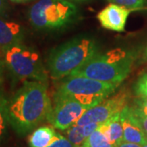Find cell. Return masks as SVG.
Here are the masks:
<instances>
[{
    "mask_svg": "<svg viewBox=\"0 0 147 147\" xmlns=\"http://www.w3.org/2000/svg\"><path fill=\"white\" fill-rule=\"evenodd\" d=\"M3 105L9 123L21 135L47 120L53 109L47 83L37 80H26L10 100H3Z\"/></svg>",
    "mask_w": 147,
    "mask_h": 147,
    "instance_id": "6da1fadb",
    "label": "cell"
},
{
    "mask_svg": "<svg viewBox=\"0 0 147 147\" xmlns=\"http://www.w3.org/2000/svg\"><path fill=\"white\" fill-rule=\"evenodd\" d=\"M133 61L134 56L131 52L116 47L103 54H96L71 75L84 76L119 86L131 72Z\"/></svg>",
    "mask_w": 147,
    "mask_h": 147,
    "instance_id": "7a4b0ae2",
    "label": "cell"
},
{
    "mask_svg": "<svg viewBox=\"0 0 147 147\" xmlns=\"http://www.w3.org/2000/svg\"><path fill=\"white\" fill-rule=\"evenodd\" d=\"M97 53L96 42L88 37L76 38L59 46L53 49L47 60L51 78L61 79L71 75Z\"/></svg>",
    "mask_w": 147,
    "mask_h": 147,
    "instance_id": "3957f363",
    "label": "cell"
},
{
    "mask_svg": "<svg viewBox=\"0 0 147 147\" xmlns=\"http://www.w3.org/2000/svg\"><path fill=\"white\" fill-rule=\"evenodd\" d=\"M119 85L84 77L69 75L60 85L54 96H67L91 108L114 93Z\"/></svg>",
    "mask_w": 147,
    "mask_h": 147,
    "instance_id": "277c9868",
    "label": "cell"
},
{
    "mask_svg": "<svg viewBox=\"0 0 147 147\" xmlns=\"http://www.w3.org/2000/svg\"><path fill=\"white\" fill-rule=\"evenodd\" d=\"M77 13L76 6L69 0H39L30 7L29 19L37 30H56L72 23Z\"/></svg>",
    "mask_w": 147,
    "mask_h": 147,
    "instance_id": "5b68a950",
    "label": "cell"
},
{
    "mask_svg": "<svg viewBox=\"0 0 147 147\" xmlns=\"http://www.w3.org/2000/svg\"><path fill=\"white\" fill-rule=\"evenodd\" d=\"M3 57L6 67L20 79L47 83V74L38 53L21 42L5 49Z\"/></svg>",
    "mask_w": 147,
    "mask_h": 147,
    "instance_id": "8992f818",
    "label": "cell"
},
{
    "mask_svg": "<svg viewBox=\"0 0 147 147\" xmlns=\"http://www.w3.org/2000/svg\"><path fill=\"white\" fill-rule=\"evenodd\" d=\"M54 101L55 105L47 120L54 127L63 131L74 125L86 110L89 109L67 96H54Z\"/></svg>",
    "mask_w": 147,
    "mask_h": 147,
    "instance_id": "52a82bcc",
    "label": "cell"
},
{
    "mask_svg": "<svg viewBox=\"0 0 147 147\" xmlns=\"http://www.w3.org/2000/svg\"><path fill=\"white\" fill-rule=\"evenodd\" d=\"M128 93L122 90L110 98H106L98 105L86 110L82 117L76 122L75 125L83 126L89 123H102L114 115L120 113L127 105Z\"/></svg>",
    "mask_w": 147,
    "mask_h": 147,
    "instance_id": "ba28073f",
    "label": "cell"
},
{
    "mask_svg": "<svg viewBox=\"0 0 147 147\" xmlns=\"http://www.w3.org/2000/svg\"><path fill=\"white\" fill-rule=\"evenodd\" d=\"M134 9L127 8L115 3H110L97 14L100 26L106 30L115 32L125 31L127 20Z\"/></svg>",
    "mask_w": 147,
    "mask_h": 147,
    "instance_id": "9c48e42d",
    "label": "cell"
},
{
    "mask_svg": "<svg viewBox=\"0 0 147 147\" xmlns=\"http://www.w3.org/2000/svg\"><path fill=\"white\" fill-rule=\"evenodd\" d=\"M120 119L124 142L137 143L142 146L146 143V134L131 107L127 105L120 112Z\"/></svg>",
    "mask_w": 147,
    "mask_h": 147,
    "instance_id": "30bf717a",
    "label": "cell"
},
{
    "mask_svg": "<svg viewBox=\"0 0 147 147\" xmlns=\"http://www.w3.org/2000/svg\"><path fill=\"white\" fill-rule=\"evenodd\" d=\"M24 36V30L20 24L8 21L0 16V50L4 51L12 45L20 43Z\"/></svg>",
    "mask_w": 147,
    "mask_h": 147,
    "instance_id": "8fae6325",
    "label": "cell"
},
{
    "mask_svg": "<svg viewBox=\"0 0 147 147\" xmlns=\"http://www.w3.org/2000/svg\"><path fill=\"white\" fill-rule=\"evenodd\" d=\"M98 129L115 147L123 141V129L121 123L120 113L100 123Z\"/></svg>",
    "mask_w": 147,
    "mask_h": 147,
    "instance_id": "7c38bea8",
    "label": "cell"
},
{
    "mask_svg": "<svg viewBox=\"0 0 147 147\" xmlns=\"http://www.w3.org/2000/svg\"><path fill=\"white\" fill-rule=\"evenodd\" d=\"M57 133L51 127H38L29 137L30 147H47L56 138Z\"/></svg>",
    "mask_w": 147,
    "mask_h": 147,
    "instance_id": "4fadbf2b",
    "label": "cell"
},
{
    "mask_svg": "<svg viewBox=\"0 0 147 147\" xmlns=\"http://www.w3.org/2000/svg\"><path fill=\"white\" fill-rule=\"evenodd\" d=\"M81 147H115L110 143L105 136L96 129L86 138Z\"/></svg>",
    "mask_w": 147,
    "mask_h": 147,
    "instance_id": "5bb4252c",
    "label": "cell"
},
{
    "mask_svg": "<svg viewBox=\"0 0 147 147\" xmlns=\"http://www.w3.org/2000/svg\"><path fill=\"white\" fill-rule=\"evenodd\" d=\"M65 131H66V137L68 138L69 141L71 142L74 146H82L83 143L87 138L84 134L82 126L74 124L70 127H69L68 129H66Z\"/></svg>",
    "mask_w": 147,
    "mask_h": 147,
    "instance_id": "9a60e30c",
    "label": "cell"
},
{
    "mask_svg": "<svg viewBox=\"0 0 147 147\" xmlns=\"http://www.w3.org/2000/svg\"><path fill=\"white\" fill-rule=\"evenodd\" d=\"M131 108L137 117L147 116V97L138 96L134 100V106Z\"/></svg>",
    "mask_w": 147,
    "mask_h": 147,
    "instance_id": "2e32d148",
    "label": "cell"
},
{
    "mask_svg": "<svg viewBox=\"0 0 147 147\" xmlns=\"http://www.w3.org/2000/svg\"><path fill=\"white\" fill-rule=\"evenodd\" d=\"M134 92L137 96L147 97V74H144L137 79L134 85Z\"/></svg>",
    "mask_w": 147,
    "mask_h": 147,
    "instance_id": "e0dca14e",
    "label": "cell"
},
{
    "mask_svg": "<svg viewBox=\"0 0 147 147\" xmlns=\"http://www.w3.org/2000/svg\"><path fill=\"white\" fill-rule=\"evenodd\" d=\"M110 3H115L131 9H139L144 7L146 0H108Z\"/></svg>",
    "mask_w": 147,
    "mask_h": 147,
    "instance_id": "ac0fdd59",
    "label": "cell"
},
{
    "mask_svg": "<svg viewBox=\"0 0 147 147\" xmlns=\"http://www.w3.org/2000/svg\"><path fill=\"white\" fill-rule=\"evenodd\" d=\"M3 100H0V142L3 138L5 135L6 129H7V122L8 121L7 114H6L5 108L3 105Z\"/></svg>",
    "mask_w": 147,
    "mask_h": 147,
    "instance_id": "d6986e66",
    "label": "cell"
},
{
    "mask_svg": "<svg viewBox=\"0 0 147 147\" xmlns=\"http://www.w3.org/2000/svg\"><path fill=\"white\" fill-rule=\"evenodd\" d=\"M47 147H75L68 140L67 137L57 134L53 142Z\"/></svg>",
    "mask_w": 147,
    "mask_h": 147,
    "instance_id": "ffe728a7",
    "label": "cell"
},
{
    "mask_svg": "<svg viewBox=\"0 0 147 147\" xmlns=\"http://www.w3.org/2000/svg\"><path fill=\"white\" fill-rule=\"evenodd\" d=\"M6 64L3 57V53L0 50V100L3 99L2 96V88H3V84L4 80V70H5Z\"/></svg>",
    "mask_w": 147,
    "mask_h": 147,
    "instance_id": "44dd1931",
    "label": "cell"
},
{
    "mask_svg": "<svg viewBox=\"0 0 147 147\" xmlns=\"http://www.w3.org/2000/svg\"><path fill=\"white\" fill-rule=\"evenodd\" d=\"M115 147H142V146L140 144H137V143H131V142L123 141Z\"/></svg>",
    "mask_w": 147,
    "mask_h": 147,
    "instance_id": "7402d4cb",
    "label": "cell"
},
{
    "mask_svg": "<svg viewBox=\"0 0 147 147\" xmlns=\"http://www.w3.org/2000/svg\"><path fill=\"white\" fill-rule=\"evenodd\" d=\"M7 11V4L5 0H0V16H3Z\"/></svg>",
    "mask_w": 147,
    "mask_h": 147,
    "instance_id": "603a6c76",
    "label": "cell"
},
{
    "mask_svg": "<svg viewBox=\"0 0 147 147\" xmlns=\"http://www.w3.org/2000/svg\"><path fill=\"white\" fill-rule=\"evenodd\" d=\"M139 122L141 123V126L143 128L144 131L146 132V134L147 135V116L145 117H138Z\"/></svg>",
    "mask_w": 147,
    "mask_h": 147,
    "instance_id": "cb8c5ba5",
    "label": "cell"
},
{
    "mask_svg": "<svg viewBox=\"0 0 147 147\" xmlns=\"http://www.w3.org/2000/svg\"><path fill=\"white\" fill-rule=\"evenodd\" d=\"M11 2H13V3H25L27 2L28 0H10Z\"/></svg>",
    "mask_w": 147,
    "mask_h": 147,
    "instance_id": "d4e9b609",
    "label": "cell"
},
{
    "mask_svg": "<svg viewBox=\"0 0 147 147\" xmlns=\"http://www.w3.org/2000/svg\"><path fill=\"white\" fill-rule=\"evenodd\" d=\"M69 1H74V2H84V1H88V0H69Z\"/></svg>",
    "mask_w": 147,
    "mask_h": 147,
    "instance_id": "484cf974",
    "label": "cell"
},
{
    "mask_svg": "<svg viewBox=\"0 0 147 147\" xmlns=\"http://www.w3.org/2000/svg\"><path fill=\"white\" fill-rule=\"evenodd\" d=\"M145 58L147 59V48H146V52H145Z\"/></svg>",
    "mask_w": 147,
    "mask_h": 147,
    "instance_id": "4316f807",
    "label": "cell"
},
{
    "mask_svg": "<svg viewBox=\"0 0 147 147\" xmlns=\"http://www.w3.org/2000/svg\"><path fill=\"white\" fill-rule=\"evenodd\" d=\"M142 147H147V143L144 144V145H142Z\"/></svg>",
    "mask_w": 147,
    "mask_h": 147,
    "instance_id": "83f0119b",
    "label": "cell"
},
{
    "mask_svg": "<svg viewBox=\"0 0 147 147\" xmlns=\"http://www.w3.org/2000/svg\"><path fill=\"white\" fill-rule=\"evenodd\" d=\"M146 143H147V135H146Z\"/></svg>",
    "mask_w": 147,
    "mask_h": 147,
    "instance_id": "f1b7e54d",
    "label": "cell"
},
{
    "mask_svg": "<svg viewBox=\"0 0 147 147\" xmlns=\"http://www.w3.org/2000/svg\"><path fill=\"white\" fill-rule=\"evenodd\" d=\"M28 1H30V0H28Z\"/></svg>",
    "mask_w": 147,
    "mask_h": 147,
    "instance_id": "f546056e",
    "label": "cell"
}]
</instances>
